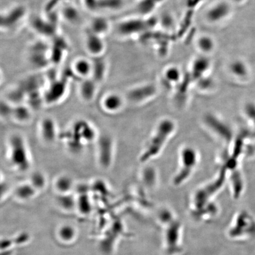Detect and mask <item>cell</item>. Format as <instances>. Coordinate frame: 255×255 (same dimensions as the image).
<instances>
[{"label": "cell", "mask_w": 255, "mask_h": 255, "mask_svg": "<svg viewBox=\"0 0 255 255\" xmlns=\"http://www.w3.org/2000/svg\"><path fill=\"white\" fill-rule=\"evenodd\" d=\"M28 62L35 69L43 70L51 65L50 44L43 41H35L28 51Z\"/></svg>", "instance_id": "277c9868"}, {"label": "cell", "mask_w": 255, "mask_h": 255, "mask_svg": "<svg viewBox=\"0 0 255 255\" xmlns=\"http://www.w3.org/2000/svg\"><path fill=\"white\" fill-rule=\"evenodd\" d=\"M54 188L57 194L71 193L75 188L74 181L69 175H60L54 181Z\"/></svg>", "instance_id": "603a6c76"}, {"label": "cell", "mask_w": 255, "mask_h": 255, "mask_svg": "<svg viewBox=\"0 0 255 255\" xmlns=\"http://www.w3.org/2000/svg\"><path fill=\"white\" fill-rule=\"evenodd\" d=\"M28 182L39 192L45 189L47 186L46 175L43 172L35 171L31 175Z\"/></svg>", "instance_id": "83f0119b"}, {"label": "cell", "mask_w": 255, "mask_h": 255, "mask_svg": "<svg viewBox=\"0 0 255 255\" xmlns=\"http://www.w3.org/2000/svg\"><path fill=\"white\" fill-rule=\"evenodd\" d=\"M174 127V124L170 120H164L159 124L157 132L141 156V161H146L158 154L164 145L168 136L173 132Z\"/></svg>", "instance_id": "3957f363"}, {"label": "cell", "mask_w": 255, "mask_h": 255, "mask_svg": "<svg viewBox=\"0 0 255 255\" xmlns=\"http://www.w3.org/2000/svg\"><path fill=\"white\" fill-rule=\"evenodd\" d=\"M206 123L211 128L223 138L230 139L231 133L230 130L224 124L213 116H207L206 119Z\"/></svg>", "instance_id": "484cf974"}, {"label": "cell", "mask_w": 255, "mask_h": 255, "mask_svg": "<svg viewBox=\"0 0 255 255\" xmlns=\"http://www.w3.org/2000/svg\"><path fill=\"white\" fill-rule=\"evenodd\" d=\"M92 61L91 78L100 84L106 78L108 71V64L103 57H94Z\"/></svg>", "instance_id": "ac0fdd59"}, {"label": "cell", "mask_w": 255, "mask_h": 255, "mask_svg": "<svg viewBox=\"0 0 255 255\" xmlns=\"http://www.w3.org/2000/svg\"><path fill=\"white\" fill-rule=\"evenodd\" d=\"M82 80L79 85V94L83 101L89 103L97 96L99 84L91 78Z\"/></svg>", "instance_id": "9a60e30c"}, {"label": "cell", "mask_w": 255, "mask_h": 255, "mask_svg": "<svg viewBox=\"0 0 255 255\" xmlns=\"http://www.w3.org/2000/svg\"><path fill=\"white\" fill-rule=\"evenodd\" d=\"M100 106L105 113L114 114L122 109L124 100L119 94L111 92L104 95L100 102Z\"/></svg>", "instance_id": "4fadbf2b"}, {"label": "cell", "mask_w": 255, "mask_h": 255, "mask_svg": "<svg viewBox=\"0 0 255 255\" xmlns=\"http://www.w3.org/2000/svg\"><path fill=\"white\" fill-rule=\"evenodd\" d=\"M68 78L51 79L43 93V100L48 105L60 103L68 94Z\"/></svg>", "instance_id": "8992f818"}, {"label": "cell", "mask_w": 255, "mask_h": 255, "mask_svg": "<svg viewBox=\"0 0 255 255\" xmlns=\"http://www.w3.org/2000/svg\"><path fill=\"white\" fill-rule=\"evenodd\" d=\"M62 17L67 23L76 24L81 20V14L79 9L73 5H66L61 10Z\"/></svg>", "instance_id": "4316f807"}, {"label": "cell", "mask_w": 255, "mask_h": 255, "mask_svg": "<svg viewBox=\"0 0 255 255\" xmlns=\"http://www.w3.org/2000/svg\"><path fill=\"white\" fill-rule=\"evenodd\" d=\"M155 89L152 86H144V87L133 89L129 91L128 94V98L129 100L137 103L151 97L155 93Z\"/></svg>", "instance_id": "cb8c5ba5"}, {"label": "cell", "mask_w": 255, "mask_h": 255, "mask_svg": "<svg viewBox=\"0 0 255 255\" xmlns=\"http://www.w3.org/2000/svg\"><path fill=\"white\" fill-rule=\"evenodd\" d=\"M145 22L139 19H127L118 24L117 30L121 36H130L141 31L145 28Z\"/></svg>", "instance_id": "5bb4252c"}, {"label": "cell", "mask_w": 255, "mask_h": 255, "mask_svg": "<svg viewBox=\"0 0 255 255\" xmlns=\"http://www.w3.org/2000/svg\"><path fill=\"white\" fill-rule=\"evenodd\" d=\"M230 7L228 4L221 2L212 6L207 12V18L212 23H218L227 17L230 12Z\"/></svg>", "instance_id": "e0dca14e"}, {"label": "cell", "mask_w": 255, "mask_h": 255, "mask_svg": "<svg viewBox=\"0 0 255 255\" xmlns=\"http://www.w3.org/2000/svg\"><path fill=\"white\" fill-rule=\"evenodd\" d=\"M99 136L93 124L85 120H78L64 132L63 139L69 151L78 154L85 146L97 142Z\"/></svg>", "instance_id": "6da1fadb"}, {"label": "cell", "mask_w": 255, "mask_h": 255, "mask_svg": "<svg viewBox=\"0 0 255 255\" xmlns=\"http://www.w3.org/2000/svg\"><path fill=\"white\" fill-rule=\"evenodd\" d=\"M15 122L27 124L31 120L32 112L29 107L23 104L13 105L11 116Z\"/></svg>", "instance_id": "7402d4cb"}, {"label": "cell", "mask_w": 255, "mask_h": 255, "mask_svg": "<svg viewBox=\"0 0 255 255\" xmlns=\"http://www.w3.org/2000/svg\"><path fill=\"white\" fill-rule=\"evenodd\" d=\"M123 4V0H98L99 11H116Z\"/></svg>", "instance_id": "f546056e"}, {"label": "cell", "mask_w": 255, "mask_h": 255, "mask_svg": "<svg viewBox=\"0 0 255 255\" xmlns=\"http://www.w3.org/2000/svg\"><path fill=\"white\" fill-rule=\"evenodd\" d=\"M92 203L88 193L81 194L77 196V207L80 213L83 215H88L91 212Z\"/></svg>", "instance_id": "f1b7e54d"}, {"label": "cell", "mask_w": 255, "mask_h": 255, "mask_svg": "<svg viewBox=\"0 0 255 255\" xmlns=\"http://www.w3.org/2000/svg\"><path fill=\"white\" fill-rule=\"evenodd\" d=\"M56 201L57 205L63 211L73 212L76 210L77 196L73 193L57 194Z\"/></svg>", "instance_id": "ffe728a7"}, {"label": "cell", "mask_w": 255, "mask_h": 255, "mask_svg": "<svg viewBox=\"0 0 255 255\" xmlns=\"http://www.w3.org/2000/svg\"><path fill=\"white\" fill-rule=\"evenodd\" d=\"M57 238L65 244L72 243L77 237V231L75 226L69 224L60 226L57 232Z\"/></svg>", "instance_id": "d4e9b609"}, {"label": "cell", "mask_w": 255, "mask_h": 255, "mask_svg": "<svg viewBox=\"0 0 255 255\" xmlns=\"http://www.w3.org/2000/svg\"><path fill=\"white\" fill-rule=\"evenodd\" d=\"M232 1L235 2H240L242 1H243V0H232Z\"/></svg>", "instance_id": "d590c367"}, {"label": "cell", "mask_w": 255, "mask_h": 255, "mask_svg": "<svg viewBox=\"0 0 255 255\" xmlns=\"http://www.w3.org/2000/svg\"><path fill=\"white\" fill-rule=\"evenodd\" d=\"M199 49L203 52H210L215 47L214 41L209 36H203L200 37L198 41Z\"/></svg>", "instance_id": "1f68e13d"}, {"label": "cell", "mask_w": 255, "mask_h": 255, "mask_svg": "<svg viewBox=\"0 0 255 255\" xmlns=\"http://www.w3.org/2000/svg\"><path fill=\"white\" fill-rule=\"evenodd\" d=\"M84 40L85 49L89 55L93 57L103 56L106 49L103 37L88 28L85 33Z\"/></svg>", "instance_id": "9c48e42d"}, {"label": "cell", "mask_w": 255, "mask_h": 255, "mask_svg": "<svg viewBox=\"0 0 255 255\" xmlns=\"http://www.w3.org/2000/svg\"><path fill=\"white\" fill-rule=\"evenodd\" d=\"M181 155H182L183 167L180 173L175 178V183H181L185 178L189 176L196 164V153L192 148L184 149Z\"/></svg>", "instance_id": "7c38bea8"}, {"label": "cell", "mask_w": 255, "mask_h": 255, "mask_svg": "<svg viewBox=\"0 0 255 255\" xmlns=\"http://www.w3.org/2000/svg\"><path fill=\"white\" fill-rule=\"evenodd\" d=\"M166 77L170 81H176L180 78V72L177 69L171 68L166 72Z\"/></svg>", "instance_id": "e575fe53"}, {"label": "cell", "mask_w": 255, "mask_h": 255, "mask_svg": "<svg viewBox=\"0 0 255 255\" xmlns=\"http://www.w3.org/2000/svg\"><path fill=\"white\" fill-rule=\"evenodd\" d=\"M88 28L93 33L103 37L111 29V24L109 20L104 16L97 15L92 19Z\"/></svg>", "instance_id": "d6986e66"}, {"label": "cell", "mask_w": 255, "mask_h": 255, "mask_svg": "<svg viewBox=\"0 0 255 255\" xmlns=\"http://www.w3.org/2000/svg\"><path fill=\"white\" fill-rule=\"evenodd\" d=\"M31 26L35 32L43 37L52 39L57 35L56 25L49 18L35 16L31 21Z\"/></svg>", "instance_id": "30bf717a"}, {"label": "cell", "mask_w": 255, "mask_h": 255, "mask_svg": "<svg viewBox=\"0 0 255 255\" xmlns=\"http://www.w3.org/2000/svg\"><path fill=\"white\" fill-rule=\"evenodd\" d=\"M50 45V59L51 65H59L63 61L68 50V43L63 38L56 35L52 39Z\"/></svg>", "instance_id": "8fae6325"}, {"label": "cell", "mask_w": 255, "mask_h": 255, "mask_svg": "<svg viewBox=\"0 0 255 255\" xmlns=\"http://www.w3.org/2000/svg\"><path fill=\"white\" fill-rule=\"evenodd\" d=\"M27 14V9L24 5H18L5 11L1 15V27L4 30H9L21 23Z\"/></svg>", "instance_id": "52a82bcc"}, {"label": "cell", "mask_w": 255, "mask_h": 255, "mask_svg": "<svg viewBox=\"0 0 255 255\" xmlns=\"http://www.w3.org/2000/svg\"><path fill=\"white\" fill-rule=\"evenodd\" d=\"M40 138L47 144H52L60 136L57 123L52 118L46 117L41 119L39 125Z\"/></svg>", "instance_id": "ba28073f"}, {"label": "cell", "mask_w": 255, "mask_h": 255, "mask_svg": "<svg viewBox=\"0 0 255 255\" xmlns=\"http://www.w3.org/2000/svg\"><path fill=\"white\" fill-rule=\"evenodd\" d=\"M209 66L208 60L205 58H200L194 63L193 72L194 77L199 78L206 72Z\"/></svg>", "instance_id": "4dcf8cb0"}, {"label": "cell", "mask_w": 255, "mask_h": 255, "mask_svg": "<svg viewBox=\"0 0 255 255\" xmlns=\"http://www.w3.org/2000/svg\"><path fill=\"white\" fill-rule=\"evenodd\" d=\"M84 4L88 10L97 12L99 11L98 0H84Z\"/></svg>", "instance_id": "836d02e7"}, {"label": "cell", "mask_w": 255, "mask_h": 255, "mask_svg": "<svg viewBox=\"0 0 255 255\" xmlns=\"http://www.w3.org/2000/svg\"><path fill=\"white\" fill-rule=\"evenodd\" d=\"M97 143V159L100 167L108 170L113 165L114 157V141L113 137L100 135Z\"/></svg>", "instance_id": "5b68a950"}, {"label": "cell", "mask_w": 255, "mask_h": 255, "mask_svg": "<svg viewBox=\"0 0 255 255\" xmlns=\"http://www.w3.org/2000/svg\"><path fill=\"white\" fill-rule=\"evenodd\" d=\"M231 71L237 75H244L247 70L244 64L240 62H236L231 65Z\"/></svg>", "instance_id": "d6a6232c"}, {"label": "cell", "mask_w": 255, "mask_h": 255, "mask_svg": "<svg viewBox=\"0 0 255 255\" xmlns=\"http://www.w3.org/2000/svg\"><path fill=\"white\" fill-rule=\"evenodd\" d=\"M71 70L76 77L82 79L91 78L92 72V61L84 57H80L73 62Z\"/></svg>", "instance_id": "2e32d148"}, {"label": "cell", "mask_w": 255, "mask_h": 255, "mask_svg": "<svg viewBox=\"0 0 255 255\" xmlns=\"http://www.w3.org/2000/svg\"><path fill=\"white\" fill-rule=\"evenodd\" d=\"M39 193L32 185L28 182H25L18 185L14 189L15 198L21 202H28L36 197Z\"/></svg>", "instance_id": "44dd1931"}, {"label": "cell", "mask_w": 255, "mask_h": 255, "mask_svg": "<svg viewBox=\"0 0 255 255\" xmlns=\"http://www.w3.org/2000/svg\"><path fill=\"white\" fill-rule=\"evenodd\" d=\"M7 147V159L11 168L22 173L29 170L32 158L24 137L18 133L11 135L8 139Z\"/></svg>", "instance_id": "7a4b0ae2"}]
</instances>
